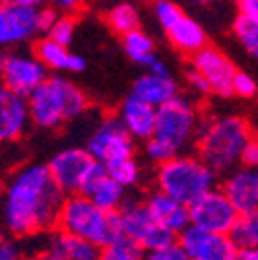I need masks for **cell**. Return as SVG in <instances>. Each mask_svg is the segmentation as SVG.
Returning a JSON list of instances; mask_svg holds the SVG:
<instances>
[{
    "instance_id": "cell-9",
    "label": "cell",
    "mask_w": 258,
    "mask_h": 260,
    "mask_svg": "<svg viewBox=\"0 0 258 260\" xmlns=\"http://www.w3.org/2000/svg\"><path fill=\"white\" fill-rule=\"evenodd\" d=\"M89 155L100 161V164L108 166L112 161L133 157L135 155V139L128 135V130L122 126L118 116H110L98 124L93 130V135L87 141Z\"/></svg>"
},
{
    "instance_id": "cell-20",
    "label": "cell",
    "mask_w": 258,
    "mask_h": 260,
    "mask_svg": "<svg viewBox=\"0 0 258 260\" xmlns=\"http://www.w3.org/2000/svg\"><path fill=\"white\" fill-rule=\"evenodd\" d=\"M147 209L151 211V215L155 217V221L159 225H164L166 230H170L172 234H180L184 227L190 225V213H188V205L172 199L170 194L155 190L151 192L147 201H145Z\"/></svg>"
},
{
    "instance_id": "cell-15",
    "label": "cell",
    "mask_w": 258,
    "mask_h": 260,
    "mask_svg": "<svg viewBox=\"0 0 258 260\" xmlns=\"http://www.w3.org/2000/svg\"><path fill=\"white\" fill-rule=\"evenodd\" d=\"M124 190L126 188L108 174V168L100 161H95L79 194H85L89 201H93L106 211H118L124 205Z\"/></svg>"
},
{
    "instance_id": "cell-29",
    "label": "cell",
    "mask_w": 258,
    "mask_h": 260,
    "mask_svg": "<svg viewBox=\"0 0 258 260\" xmlns=\"http://www.w3.org/2000/svg\"><path fill=\"white\" fill-rule=\"evenodd\" d=\"M106 168H108V174L118 184H122L124 188L135 186L139 182V178H141V168H139V164L133 157H124V159L112 161V164H108Z\"/></svg>"
},
{
    "instance_id": "cell-18",
    "label": "cell",
    "mask_w": 258,
    "mask_h": 260,
    "mask_svg": "<svg viewBox=\"0 0 258 260\" xmlns=\"http://www.w3.org/2000/svg\"><path fill=\"white\" fill-rule=\"evenodd\" d=\"M221 190L240 215L258 209V170H232Z\"/></svg>"
},
{
    "instance_id": "cell-4",
    "label": "cell",
    "mask_w": 258,
    "mask_h": 260,
    "mask_svg": "<svg viewBox=\"0 0 258 260\" xmlns=\"http://www.w3.org/2000/svg\"><path fill=\"white\" fill-rule=\"evenodd\" d=\"M87 95L64 77H46L27 95L29 118L40 128H58L87 112Z\"/></svg>"
},
{
    "instance_id": "cell-1",
    "label": "cell",
    "mask_w": 258,
    "mask_h": 260,
    "mask_svg": "<svg viewBox=\"0 0 258 260\" xmlns=\"http://www.w3.org/2000/svg\"><path fill=\"white\" fill-rule=\"evenodd\" d=\"M64 194L48 166H25L19 170L7 186L3 217L13 236L27 238L48 232L58 223V213Z\"/></svg>"
},
{
    "instance_id": "cell-7",
    "label": "cell",
    "mask_w": 258,
    "mask_h": 260,
    "mask_svg": "<svg viewBox=\"0 0 258 260\" xmlns=\"http://www.w3.org/2000/svg\"><path fill=\"white\" fill-rule=\"evenodd\" d=\"M118 215H120L122 234L135 244H139L143 250L161 248L176 240V234H172L170 230H166L164 225L155 221V217L151 215L145 203L124 201V205L118 209Z\"/></svg>"
},
{
    "instance_id": "cell-38",
    "label": "cell",
    "mask_w": 258,
    "mask_h": 260,
    "mask_svg": "<svg viewBox=\"0 0 258 260\" xmlns=\"http://www.w3.org/2000/svg\"><path fill=\"white\" fill-rule=\"evenodd\" d=\"M190 85H192V89H195L197 93H211L209 91V87H207V83H205V79L201 77V75H197L195 71H190Z\"/></svg>"
},
{
    "instance_id": "cell-41",
    "label": "cell",
    "mask_w": 258,
    "mask_h": 260,
    "mask_svg": "<svg viewBox=\"0 0 258 260\" xmlns=\"http://www.w3.org/2000/svg\"><path fill=\"white\" fill-rule=\"evenodd\" d=\"M188 3H192V5H201V7H205V5H211V3H215V0H188Z\"/></svg>"
},
{
    "instance_id": "cell-30",
    "label": "cell",
    "mask_w": 258,
    "mask_h": 260,
    "mask_svg": "<svg viewBox=\"0 0 258 260\" xmlns=\"http://www.w3.org/2000/svg\"><path fill=\"white\" fill-rule=\"evenodd\" d=\"M48 38H52L62 46H69L75 38V21L71 17H56L52 27L48 29Z\"/></svg>"
},
{
    "instance_id": "cell-40",
    "label": "cell",
    "mask_w": 258,
    "mask_h": 260,
    "mask_svg": "<svg viewBox=\"0 0 258 260\" xmlns=\"http://www.w3.org/2000/svg\"><path fill=\"white\" fill-rule=\"evenodd\" d=\"M3 5H17V7H38L40 0H0Z\"/></svg>"
},
{
    "instance_id": "cell-42",
    "label": "cell",
    "mask_w": 258,
    "mask_h": 260,
    "mask_svg": "<svg viewBox=\"0 0 258 260\" xmlns=\"http://www.w3.org/2000/svg\"><path fill=\"white\" fill-rule=\"evenodd\" d=\"M232 260H252V256H248V254H242V252H238Z\"/></svg>"
},
{
    "instance_id": "cell-19",
    "label": "cell",
    "mask_w": 258,
    "mask_h": 260,
    "mask_svg": "<svg viewBox=\"0 0 258 260\" xmlns=\"http://www.w3.org/2000/svg\"><path fill=\"white\" fill-rule=\"evenodd\" d=\"M118 120L122 122V126L128 130V135L133 139L147 141L155 130L157 108L131 93L118 110Z\"/></svg>"
},
{
    "instance_id": "cell-10",
    "label": "cell",
    "mask_w": 258,
    "mask_h": 260,
    "mask_svg": "<svg viewBox=\"0 0 258 260\" xmlns=\"http://www.w3.org/2000/svg\"><path fill=\"white\" fill-rule=\"evenodd\" d=\"M178 236V244L186 252L188 260H232L238 254L230 234H217L197 225H188Z\"/></svg>"
},
{
    "instance_id": "cell-3",
    "label": "cell",
    "mask_w": 258,
    "mask_h": 260,
    "mask_svg": "<svg viewBox=\"0 0 258 260\" xmlns=\"http://www.w3.org/2000/svg\"><path fill=\"white\" fill-rule=\"evenodd\" d=\"M252 137L250 124L240 116H219L199 126L197 151L199 157L215 172H232L240 164V155Z\"/></svg>"
},
{
    "instance_id": "cell-12",
    "label": "cell",
    "mask_w": 258,
    "mask_h": 260,
    "mask_svg": "<svg viewBox=\"0 0 258 260\" xmlns=\"http://www.w3.org/2000/svg\"><path fill=\"white\" fill-rule=\"evenodd\" d=\"M95 164V159L89 155L87 149H64L60 153H56L50 164L48 170L56 182V186L64 192V194H77L81 192V186L91 170V166Z\"/></svg>"
},
{
    "instance_id": "cell-31",
    "label": "cell",
    "mask_w": 258,
    "mask_h": 260,
    "mask_svg": "<svg viewBox=\"0 0 258 260\" xmlns=\"http://www.w3.org/2000/svg\"><path fill=\"white\" fill-rule=\"evenodd\" d=\"M153 13H155V19L161 25V29H168L180 15H184V11L174 3V0H155Z\"/></svg>"
},
{
    "instance_id": "cell-21",
    "label": "cell",
    "mask_w": 258,
    "mask_h": 260,
    "mask_svg": "<svg viewBox=\"0 0 258 260\" xmlns=\"http://www.w3.org/2000/svg\"><path fill=\"white\" fill-rule=\"evenodd\" d=\"M36 58L48 71H56V73H81L85 69V60L79 54L71 52L69 46H62L52 38L38 42Z\"/></svg>"
},
{
    "instance_id": "cell-5",
    "label": "cell",
    "mask_w": 258,
    "mask_h": 260,
    "mask_svg": "<svg viewBox=\"0 0 258 260\" xmlns=\"http://www.w3.org/2000/svg\"><path fill=\"white\" fill-rule=\"evenodd\" d=\"M56 227L60 232L81 236L98 248L124 236L118 211H106L79 192L64 197Z\"/></svg>"
},
{
    "instance_id": "cell-8",
    "label": "cell",
    "mask_w": 258,
    "mask_h": 260,
    "mask_svg": "<svg viewBox=\"0 0 258 260\" xmlns=\"http://www.w3.org/2000/svg\"><path fill=\"white\" fill-rule=\"evenodd\" d=\"M188 213H190V225H197L217 234H230L240 219V213L230 203V199L225 197V192L217 188H211L195 203H190Z\"/></svg>"
},
{
    "instance_id": "cell-44",
    "label": "cell",
    "mask_w": 258,
    "mask_h": 260,
    "mask_svg": "<svg viewBox=\"0 0 258 260\" xmlns=\"http://www.w3.org/2000/svg\"><path fill=\"white\" fill-rule=\"evenodd\" d=\"M252 260H258V254H254V256H252Z\"/></svg>"
},
{
    "instance_id": "cell-11",
    "label": "cell",
    "mask_w": 258,
    "mask_h": 260,
    "mask_svg": "<svg viewBox=\"0 0 258 260\" xmlns=\"http://www.w3.org/2000/svg\"><path fill=\"white\" fill-rule=\"evenodd\" d=\"M48 77V69L34 56L5 52L0 54V81L15 93L27 97L44 79Z\"/></svg>"
},
{
    "instance_id": "cell-43",
    "label": "cell",
    "mask_w": 258,
    "mask_h": 260,
    "mask_svg": "<svg viewBox=\"0 0 258 260\" xmlns=\"http://www.w3.org/2000/svg\"><path fill=\"white\" fill-rule=\"evenodd\" d=\"M5 240V234H3V230H0V242H3Z\"/></svg>"
},
{
    "instance_id": "cell-35",
    "label": "cell",
    "mask_w": 258,
    "mask_h": 260,
    "mask_svg": "<svg viewBox=\"0 0 258 260\" xmlns=\"http://www.w3.org/2000/svg\"><path fill=\"white\" fill-rule=\"evenodd\" d=\"M236 7L242 17L258 19V0H236Z\"/></svg>"
},
{
    "instance_id": "cell-16",
    "label": "cell",
    "mask_w": 258,
    "mask_h": 260,
    "mask_svg": "<svg viewBox=\"0 0 258 260\" xmlns=\"http://www.w3.org/2000/svg\"><path fill=\"white\" fill-rule=\"evenodd\" d=\"M29 118L27 97L15 93L0 81V143H11L25 135Z\"/></svg>"
},
{
    "instance_id": "cell-27",
    "label": "cell",
    "mask_w": 258,
    "mask_h": 260,
    "mask_svg": "<svg viewBox=\"0 0 258 260\" xmlns=\"http://www.w3.org/2000/svg\"><path fill=\"white\" fill-rule=\"evenodd\" d=\"M143 248L128 240L126 236L114 240L112 244L100 248V258L98 260H143Z\"/></svg>"
},
{
    "instance_id": "cell-14",
    "label": "cell",
    "mask_w": 258,
    "mask_h": 260,
    "mask_svg": "<svg viewBox=\"0 0 258 260\" xmlns=\"http://www.w3.org/2000/svg\"><path fill=\"white\" fill-rule=\"evenodd\" d=\"M36 34H42L38 7H17L0 3V48L23 44Z\"/></svg>"
},
{
    "instance_id": "cell-34",
    "label": "cell",
    "mask_w": 258,
    "mask_h": 260,
    "mask_svg": "<svg viewBox=\"0 0 258 260\" xmlns=\"http://www.w3.org/2000/svg\"><path fill=\"white\" fill-rule=\"evenodd\" d=\"M240 164H242L244 168L258 170V139H256L254 135L248 139V143H246V145H244V149H242Z\"/></svg>"
},
{
    "instance_id": "cell-22",
    "label": "cell",
    "mask_w": 258,
    "mask_h": 260,
    "mask_svg": "<svg viewBox=\"0 0 258 260\" xmlns=\"http://www.w3.org/2000/svg\"><path fill=\"white\" fill-rule=\"evenodd\" d=\"M166 31L168 40L172 42V46L182 52V54H188L192 56L195 52H199L201 48L207 46V34L199 21H195L192 17H186V15H180Z\"/></svg>"
},
{
    "instance_id": "cell-13",
    "label": "cell",
    "mask_w": 258,
    "mask_h": 260,
    "mask_svg": "<svg viewBox=\"0 0 258 260\" xmlns=\"http://www.w3.org/2000/svg\"><path fill=\"white\" fill-rule=\"evenodd\" d=\"M192 71L201 75L211 93L230 95L232 93V79L236 75L234 62L221 50L205 46L192 54Z\"/></svg>"
},
{
    "instance_id": "cell-26",
    "label": "cell",
    "mask_w": 258,
    "mask_h": 260,
    "mask_svg": "<svg viewBox=\"0 0 258 260\" xmlns=\"http://www.w3.org/2000/svg\"><path fill=\"white\" fill-rule=\"evenodd\" d=\"M108 23H110V27L116 31V34L124 36L126 31H133V29L139 27L141 17H139V11H137L135 5H131V3H120V5H116V7L110 9V13H108Z\"/></svg>"
},
{
    "instance_id": "cell-23",
    "label": "cell",
    "mask_w": 258,
    "mask_h": 260,
    "mask_svg": "<svg viewBox=\"0 0 258 260\" xmlns=\"http://www.w3.org/2000/svg\"><path fill=\"white\" fill-rule=\"evenodd\" d=\"M50 250L60 258V260H98L100 258V248L91 244L89 240L60 232L50 240Z\"/></svg>"
},
{
    "instance_id": "cell-2",
    "label": "cell",
    "mask_w": 258,
    "mask_h": 260,
    "mask_svg": "<svg viewBox=\"0 0 258 260\" xmlns=\"http://www.w3.org/2000/svg\"><path fill=\"white\" fill-rule=\"evenodd\" d=\"M199 112L186 97H172L170 102L157 106V120L153 135L145 141V153L151 161L161 164L170 157L184 153L199 133Z\"/></svg>"
},
{
    "instance_id": "cell-28",
    "label": "cell",
    "mask_w": 258,
    "mask_h": 260,
    "mask_svg": "<svg viewBox=\"0 0 258 260\" xmlns=\"http://www.w3.org/2000/svg\"><path fill=\"white\" fill-rule=\"evenodd\" d=\"M234 34L244 50L258 58V19L238 15V19L234 21Z\"/></svg>"
},
{
    "instance_id": "cell-25",
    "label": "cell",
    "mask_w": 258,
    "mask_h": 260,
    "mask_svg": "<svg viewBox=\"0 0 258 260\" xmlns=\"http://www.w3.org/2000/svg\"><path fill=\"white\" fill-rule=\"evenodd\" d=\"M122 48H124L126 56L135 64H139V67H149V64L157 58L153 40L139 27L133 31H126L122 36Z\"/></svg>"
},
{
    "instance_id": "cell-33",
    "label": "cell",
    "mask_w": 258,
    "mask_h": 260,
    "mask_svg": "<svg viewBox=\"0 0 258 260\" xmlns=\"http://www.w3.org/2000/svg\"><path fill=\"white\" fill-rule=\"evenodd\" d=\"M232 93L242 97V100H252V97L258 95V83L242 71H236L234 79H232Z\"/></svg>"
},
{
    "instance_id": "cell-6",
    "label": "cell",
    "mask_w": 258,
    "mask_h": 260,
    "mask_svg": "<svg viewBox=\"0 0 258 260\" xmlns=\"http://www.w3.org/2000/svg\"><path fill=\"white\" fill-rule=\"evenodd\" d=\"M217 174L205 164L199 155L178 153L168 161L157 164L155 184L157 190L170 194L172 199L190 205L205 192L215 188Z\"/></svg>"
},
{
    "instance_id": "cell-24",
    "label": "cell",
    "mask_w": 258,
    "mask_h": 260,
    "mask_svg": "<svg viewBox=\"0 0 258 260\" xmlns=\"http://www.w3.org/2000/svg\"><path fill=\"white\" fill-rule=\"evenodd\" d=\"M230 238L236 244L238 252L248 256L258 254V209L240 215L238 223L230 232Z\"/></svg>"
},
{
    "instance_id": "cell-36",
    "label": "cell",
    "mask_w": 258,
    "mask_h": 260,
    "mask_svg": "<svg viewBox=\"0 0 258 260\" xmlns=\"http://www.w3.org/2000/svg\"><path fill=\"white\" fill-rule=\"evenodd\" d=\"M0 260H23V258H21L19 248L13 242L3 240L0 242Z\"/></svg>"
},
{
    "instance_id": "cell-37",
    "label": "cell",
    "mask_w": 258,
    "mask_h": 260,
    "mask_svg": "<svg viewBox=\"0 0 258 260\" xmlns=\"http://www.w3.org/2000/svg\"><path fill=\"white\" fill-rule=\"evenodd\" d=\"M48 3L60 11H67V13H75L81 5H83V0H48Z\"/></svg>"
},
{
    "instance_id": "cell-17",
    "label": "cell",
    "mask_w": 258,
    "mask_h": 260,
    "mask_svg": "<svg viewBox=\"0 0 258 260\" xmlns=\"http://www.w3.org/2000/svg\"><path fill=\"white\" fill-rule=\"evenodd\" d=\"M133 95L141 97L151 106H161L170 102L172 97L178 95V85L174 81V77L170 75L166 62H153L147 69V73L143 77H139L133 85Z\"/></svg>"
},
{
    "instance_id": "cell-32",
    "label": "cell",
    "mask_w": 258,
    "mask_h": 260,
    "mask_svg": "<svg viewBox=\"0 0 258 260\" xmlns=\"http://www.w3.org/2000/svg\"><path fill=\"white\" fill-rule=\"evenodd\" d=\"M143 260H188V256L182 250V246L178 244V240H174V242L161 246V248L145 250L143 252Z\"/></svg>"
},
{
    "instance_id": "cell-39",
    "label": "cell",
    "mask_w": 258,
    "mask_h": 260,
    "mask_svg": "<svg viewBox=\"0 0 258 260\" xmlns=\"http://www.w3.org/2000/svg\"><path fill=\"white\" fill-rule=\"evenodd\" d=\"M27 260H60V258L48 248V250H42V252H38V254H34V256H29Z\"/></svg>"
}]
</instances>
